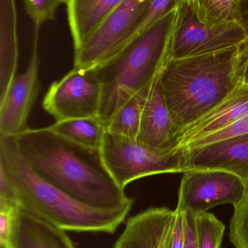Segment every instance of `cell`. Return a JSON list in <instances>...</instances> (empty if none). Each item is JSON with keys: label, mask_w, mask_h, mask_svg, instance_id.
<instances>
[{"label": "cell", "mask_w": 248, "mask_h": 248, "mask_svg": "<svg viewBox=\"0 0 248 248\" xmlns=\"http://www.w3.org/2000/svg\"><path fill=\"white\" fill-rule=\"evenodd\" d=\"M17 149L42 179L93 208H132L134 200L114 181L100 150L72 143L47 127L30 128L14 137Z\"/></svg>", "instance_id": "obj_1"}, {"label": "cell", "mask_w": 248, "mask_h": 248, "mask_svg": "<svg viewBox=\"0 0 248 248\" xmlns=\"http://www.w3.org/2000/svg\"><path fill=\"white\" fill-rule=\"evenodd\" d=\"M248 59V41L218 53L167 62L159 82L178 133L243 84Z\"/></svg>", "instance_id": "obj_2"}, {"label": "cell", "mask_w": 248, "mask_h": 248, "mask_svg": "<svg viewBox=\"0 0 248 248\" xmlns=\"http://www.w3.org/2000/svg\"><path fill=\"white\" fill-rule=\"evenodd\" d=\"M0 172L19 207L64 231L113 233L131 210L93 208L50 185L26 163L14 137L0 135Z\"/></svg>", "instance_id": "obj_3"}, {"label": "cell", "mask_w": 248, "mask_h": 248, "mask_svg": "<svg viewBox=\"0 0 248 248\" xmlns=\"http://www.w3.org/2000/svg\"><path fill=\"white\" fill-rule=\"evenodd\" d=\"M176 8L120 53L94 69L101 86L98 117L105 126L132 96L159 76L170 60Z\"/></svg>", "instance_id": "obj_4"}, {"label": "cell", "mask_w": 248, "mask_h": 248, "mask_svg": "<svg viewBox=\"0 0 248 248\" xmlns=\"http://www.w3.org/2000/svg\"><path fill=\"white\" fill-rule=\"evenodd\" d=\"M248 41L237 23L213 18L201 0H178L170 59L218 53Z\"/></svg>", "instance_id": "obj_5"}, {"label": "cell", "mask_w": 248, "mask_h": 248, "mask_svg": "<svg viewBox=\"0 0 248 248\" xmlns=\"http://www.w3.org/2000/svg\"><path fill=\"white\" fill-rule=\"evenodd\" d=\"M106 168L121 188L139 178L162 173H180L184 168V149L158 150L106 131L100 149Z\"/></svg>", "instance_id": "obj_6"}, {"label": "cell", "mask_w": 248, "mask_h": 248, "mask_svg": "<svg viewBox=\"0 0 248 248\" xmlns=\"http://www.w3.org/2000/svg\"><path fill=\"white\" fill-rule=\"evenodd\" d=\"M151 0H123L96 31L75 50L74 68L96 69L121 51Z\"/></svg>", "instance_id": "obj_7"}, {"label": "cell", "mask_w": 248, "mask_h": 248, "mask_svg": "<svg viewBox=\"0 0 248 248\" xmlns=\"http://www.w3.org/2000/svg\"><path fill=\"white\" fill-rule=\"evenodd\" d=\"M101 101V84L94 69L73 68L51 84L43 107L56 121H63L98 117Z\"/></svg>", "instance_id": "obj_8"}, {"label": "cell", "mask_w": 248, "mask_h": 248, "mask_svg": "<svg viewBox=\"0 0 248 248\" xmlns=\"http://www.w3.org/2000/svg\"><path fill=\"white\" fill-rule=\"evenodd\" d=\"M247 186L233 174L217 170H191L184 172L177 207L198 216L219 204L237 205Z\"/></svg>", "instance_id": "obj_9"}, {"label": "cell", "mask_w": 248, "mask_h": 248, "mask_svg": "<svg viewBox=\"0 0 248 248\" xmlns=\"http://www.w3.org/2000/svg\"><path fill=\"white\" fill-rule=\"evenodd\" d=\"M38 34H34L32 54L24 73L17 75L3 101L0 102V135L16 137L30 129L28 120L41 91L39 76Z\"/></svg>", "instance_id": "obj_10"}, {"label": "cell", "mask_w": 248, "mask_h": 248, "mask_svg": "<svg viewBox=\"0 0 248 248\" xmlns=\"http://www.w3.org/2000/svg\"><path fill=\"white\" fill-rule=\"evenodd\" d=\"M184 168L217 170L239 177L248 187V133L200 147L184 149Z\"/></svg>", "instance_id": "obj_11"}, {"label": "cell", "mask_w": 248, "mask_h": 248, "mask_svg": "<svg viewBox=\"0 0 248 248\" xmlns=\"http://www.w3.org/2000/svg\"><path fill=\"white\" fill-rule=\"evenodd\" d=\"M175 210L152 207L130 217L113 248H169Z\"/></svg>", "instance_id": "obj_12"}, {"label": "cell", "mask_w": 248, "mask_h": 248, "mask_svg": "<svg viewBox=\"0 0 248 248\" xmlns=\"http://www.w3.org/2000/svg\"><path fill=\"white\" fill-rule=\"evenodd\" d=\"M248 114V86L242 84L221 103L180 130L175 149H184L195 140L213 134Z\"/></svg>", "instance_id": "obj_13"}, {"label": "cell", "mask_w": 248, "mask_h": 248, "mask_svg": "<svg viewBox=\"0 0 248 248\" xmlns=\"http://www.w3.org/2000/svg\"><path fill=\"white\" fill-rule=\"evenodd\" d=\"M178 133L165 101L159 76L154 82L145 104L137 140L158 150H172L176 145Z\"/></svg>", "instance_id": "obj_14"}, {"label": "cell", "mask_w": 248, "mask_h": 248, "mask_svg": "<svg viewBox=\"0 0 248 248\" xmlns=\"http://www.w3.org/2000/svg\"><path fill=\"white\" fill-rule=\"evenodd\" d=\"M10 248H77L66 231L19 207Z\"/></svg>", "instance_id": "obj_15"}, {"label": "cell", "mask_w": 248, "mask_h": 248, "mask_svg": "<svg viewBox=\"0 0 248 248\" xmlns=\"http://www.w3.org/2000/svg\"><path fill=\"white\" fill-rule=\"evenodd\" d=\"M18 13L14 0H0V102L16 78L18 63Z\"/></svg>", "instance_id": "obj_16"}, {"label": "cell", "mask_w": 248, "mask_h": 248, "mask_svg": "<svg viewBox=\"0 0 248 248\" xmlns=\"http://www.w3.org/2000/svg\"><path fill=\"white\" fill-rule=\"evenodd\" d=\"M123 0H64L74 49L83 45Z\"/></svg>", "instance_id": "obj_17"}, {"label": "cell", "mask_w": 248, "mask_h": 248, "mask_svg": "<svg viewBox=\"0 0 248 248\" xmlns=\"http://www.w3.org/2000/svg\"><path fill=\"white\" fill-rule=\"evenodd\" d=\"M47 128L72 143L94 150H100L107 131L98 117L56 121Z\"/></svg>", "instance_id": "obj_18"}, {"label": "cell", "mask_w": 248, "mask_h": 248, "mask_svg": "<svg viewBox=\"0 0 248 248\" xmlns=\"http://www.w3.org/2000/svg\"><path fill=\"white\" fill-rule=\"evenodd\" d=\"M154 82L135 94L114 114L106 125L107 132L130 139H137L142 113Z\"/></svg>", "instance_id": "obj_19"}, {"label": "cell", "mask_w": 248, "mask_h": 248, "mask_svg": "<svg viewBox=\"0 0 248 248\" xmlns=\"http://www.w3.org/2000/svg\"><path fill=\"white\" fill-rule=\"evenodd\" d=\"M197 248H220L225 226L211 213L196 216Z\"/></svg>", "instance_id": "obj_20"}, {"label": "cell", "mask_w": 248, "mask_h": 248, "mask_svg": "<svg viewBox=\"0 0 248 248\" xmlns=\"http://www.w3.org/2000/svg\"><path fill=\"white\" fill-rule=\"evenodd\" d=\"M230 239L235 248H248V187L242 201L234 207L230 221Z\"/></svg>", "instance_id": "obj_21"}, {"label": "cell", "mask_w": 248, "mask_h": 248, "mask_svg": "<svg viewBox=\"0 0 248 248\" xmlns=\"http://www.w3.org/2000/svg\"><path fill=\"white\" fill-rule=\"evenodd\" d=\"M64 0H24V9L35 27V32L47 21L56 19V12Z\"/></svg>", "instance_id": "obj_22"}, {"label": "cell", "mask_w": 248, "mask_h": 248, "mask_svg": "<svg viewBox=\"0 0 248 248\" xmlns=\"http://www.w3.org/2000/svg\"><path fill=\"white\" fill-rule=\"evenodd\" d=\"M19 206L16 200H0V243L10 248Z\"/></svg>", "instance_id": "obj_23"}, {"label": "cell", "mask_w": 248, "mask_h": 248, "mask_svg": "<svg viewBox=\"0 0 248 248\" xmlns=\"http://www.w3.org/2000/svg\"><path fill=\"white\" fill-rule=\"evenodd\" d=\"M207 12L223 22L236 23L237 0H201Z\"/></svg>", "instance_id": "obj_24"}, {"label": "cell", "mask_w": 248, "mask_h": 248, "mask_svg": "<svg viewBox=\"0 0 248 248\" xmlns=\"http://www.w3.org/2000/svg\"><path fill=\"white\" fill-rule=\"evenodd\" d=\"M175 219L171 234L169 248H184L185 229L184 211L178 207L175 209Z\"/></svg>", "instance_id": "obj_25"}, {"label": "cell", "mask_w": 248, "mask_h": 248, "mask_svg": "<svg viewBox=\"0 0 248 248\" xmlns=\"http://www.w3.org/2000/svg\"><path fill=\"white\" fill-rule=\"evenodd\" d=\"M185 245L184 248H197L196 233V216L188 212L184 211Z\"/></svg>", "instance_id": "obj_26"}, {"label": "cell", "mask_w": 248, "mask_h": 248, "mask_svg": "<svg viewBox=\"0 0 248 248\" xmlns=\"http://www.w3.org/2000/svg\"><path fill=\"white\" fill-rule=\"evenodd\" d=\"M236 23L240 26L248 39V0H237Z\"/></svg>", "instance_id": "obj_27"}, {"label": "cell", "mask_w": 248, "mask_h": 248, "mask_svg": "<svg viewBox=\"0 0 248 248\" xmlns=\"http://www.w3.org/2000/svg\"><path fill=\"white\" fill-rule=\"evenodd\" d=\"M243 84L248 86V59L245 66V72H244Z\"/></svg>", "instance_id": "obj_28"}]
</instances>
